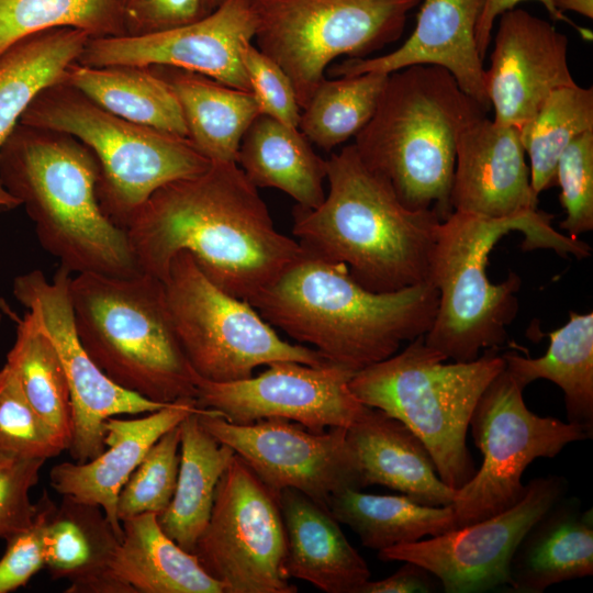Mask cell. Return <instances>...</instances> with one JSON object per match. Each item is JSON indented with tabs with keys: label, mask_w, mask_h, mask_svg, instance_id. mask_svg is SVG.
<instances>
[{
	"label": "cell",
	"mask_w": 593,
	"mask_h": 593,
	"mask_svg": "<svg viewBox=\"0 0 593 593\" xmlns=\"http://www.w3.org/2000/svg\"><path fill=\"white\" fill-rule=\"evenodd\" d=\"M249 304L272 327L312 345L326 361L356 372L425 335L436 315L438 291L427 281L373 292L344 264L304 250Z\"/></svg>",
	"instance_id": "7a4b0ae2"
},
{
	"label": "cell",
	"mask_w": 593,
	"mask_h": 593,
	"mask_svg": "<svg viewBox=\"0 0 593 593\" xmlns=\"http://www.w3.org/2000/svg\"><path fill=\"white\" fill-rule=\"evenodd\" d=\"M240 59L260 113L289 126L299 127L301 108L284 70L253 45L251 41L242 45Z\"/></svg>",
	"instance_id": "b9f144b4"
},
{
	"label": "cell",
	"mask_w": 593,
	"mask_h": 593,
	"mask_svg": "<svg viewBox=\"0 0 593 593\" xmlns=\"http://www.w3.org/2000/svg\"><path fill=\"white\" fill-rule=\"evenodd\" d=\"M524 1L528 0H484L483 10L475 30L477 47L483 59L492 43L493 26L497 18L506 11L517 8V4ZM533 1L540 2L552 20L566 22L572 25L584 40H592V32L590 30L579 26L564 13L559 12L551 0Z\"/></svg>",
	"instance_id": "bcb514c9"
},
{
	"label": "cell",
	"mask_w": 593,
	"mask_h": 593,
	"mask_svg": "<svg viewBox=\"0 0 593 593\" xmlns=\"http://www.w3.org/2000/svg\"><path fill=\"white\" fill-rule=\"evenodd\" d=\"M454 211L491 219L540 214L521 131L485 114L469 121L456 142L450 191Z\"/></svg>",
	"instance_id": "ffe728a7"
},
{
	"label": "cell",
	"mask_w": 593,
	"mask_h": 593,
	"mask_svg": "<svg viewBox=\"0 0 593 593\" xmlns=\"http://www.w3.org/2000/svg\"><path fill=\"white\" fill-rule=\"evenodd\" d=\"M179 425L166 432L145 454L120 491L119 521L143 513L160 515L169 505L179 470Z\"/></svg>",
	"instance_id": "ab89813d"
},
{
	"label": "cell",
	"mask_w": 593,
	"mask_h": 593,
	"mask_svg": "<svg viewBox=\"0 0 593 593\" xmlns=\"http://www.w3.org/2000/svg\"><path fill=\"white\" fill-rule=\"evenodd\" d=\"M59 26L90 38L125 35L118 0H0V55L23 37Z\"/></svg>",
	"instance_id": "74e56055"
},
{
	"label": "cell",
	"mask_w": 593,
	"mask_h": 593,
	"mask_svg": "<svg viewBox=\"0 0 593 593\" xmlns=\"http://www.w3.org/2000/svg\"><path fill=\"white\" fill-rule=\"evenodd\" d=\"M495 350L486 349L471 361L446 363L421 335L402 351L356 371L349 387L362 404L398 418L415 433L441 481L457 490L475 472L466 443L472 412L505 368Z\"/></svg>",
	"instance_id": "ba28073f"
},
{
	"label": "cell",
	"mask_w": 593,
	"mask_h": 593,
	"mask_svg": "<svg viewBox=\"0 0 593 593\" xmlns=\"http://www.w3.org/2000/svg\"><path fill=\"white\" fill-rule=\"evenodd\" d=\"M221 0H202L203 7L208 13L212 12Z\"/></svg>",
	"instance_id": "681fc988"
},
{
	"label": "cell",
	"mask_w": 593,
	"mask_h": 593,
	"mask_svg": "<svg viewBox=\"0 0 593 593\" xmlns=\"http://www.w3.org/2000/svg\"><path fill=\"white\" fill-rule=\"evenodd\" d=\"M89 34L59 26L21 38L0 55V150L35 96L61 80ZM20 206L0 179V213Z\"/></svg>",
	"instance_id": "83f0119b"
},
{
	"label": "cell",
	"mask_w": 593,
	"mask_h": 593,
	"mask_svg": "<svg viewBox=\"0 0 593 593\" xmlns=\"http://www.w3.org/2000/svg\"><path fill=\"white\" fill-rule=\"evenodd\" d=\"M483 5L484 0H422L415 27L400 47L378 57L347 58L329 74L389 75L414 65H434L450 72L460 89L488 112L484 59L475 42Z\"/></svg>",
	"instance_id": "44dd1931"
},
{
	"label": "cell",
	"mask_w": 593,
	"mask_h": 593,
	"mask_svg": "<svg viewBox=\"0 0 593 593\" xmlns=\"http://www.w3.org/2000/svg\"><path fill=\"white\" fill-rule=\"evenodd\" d=\"M393 574L377 581L370 579L366 581L358 593H409V592H433L435 583L434 577L423 567L403 561Z\"/></svg>",
	"instance_id": "7dc6e473"
},
{
	"label": "cell",
	"mask_w": 593,
	"mask_h": 593,
	"mask_svg": "<svg viewBox=\"0 0 593 593\" xmlns=\"http://www.w3.org/2000/svg\"><path fill=\"white\" fill-rule=\"evenodd\" d=\"M69 291L79 339L109 379L161 404L197 398L161 280L145 272H81L71 277Z\"/></svg>",
	"instance_id": "52a82bcc"
},
{
	"label": "cell",
	"mask_w": 593,
	"mask_h": 593,
	"mask_svg": "<svg viewBox=\"0 0 593 593\" xmlns=\"http://www.w3.org/2000/svg\"><path fill=\"white\" fill-rule=\"evenodd\" d=\"M548 336L549 347L539 358L502 355L505 369L524 389L538 379L553 382L563 391L568 422L593 427V312L571 311Z\"/></svg>",
	"instance_id": "d6a6232c"
},
{
	"label": "cell",
	"mask_w": 593,
	"mask_h": 593,
	"mask_svg": "<svg viewBox=\"0 0 593 593\" xmlns=\"http://www.w3.org/2000/svg\"><path fill=\"white\" fill-rule=\"evenodd\" d=\"M46 460H20L0 466V539H10L26 529L34 519L36 503L30 490L37 484Z\"/></svg>",
	"instance_id": "ee69618b"
},
{
	"label": "cell",
	"mask_w": 593,
	"mask_h": 593,
	"mask_svg": "<svg viewBox=\"0 0 593 593\" xmlns=\"http://www.w3.org/2000/svg\"><path fill=\"white\" fill-rule=\"evenodd\" d=\"M71 272L60 266L52 280L42 270L14 278L15 299L35 317L53 343L70 391L72 436L68 448L74 462H87L104 446V422L121 414L157 411L168 404L145 399L115 384L85 350L75 326L70 300Z\"/></svg>",
	"instance_id": "5bb4252c"
},
{
	"label": "cell",
	"mask_w": 593,
	"mask_h": 593,
	"mask_svg": "<svg viewBox=\"0 0 593 593\" xmlns=\"http://www.w3.org/2000/svg\"><path fill=\"white\" fill-rule=\"evenodd\" d=\"M150 67L175 93L198 152L211 163L237 164L242 138L261 114L254 94L195 71Z\"/></svg>",
	"instance_id": "4316f807"
},
{
	"label": "cell",
	"mask_w": 593,
	"mask_h": 593,
	"mask_svg": "<svg viewBox=\"0 0 593 593\" xmlns=\"http://www.w3.org/2000/svg\"><path fill=\"white\" fill-rule=\"evenodd\" d=\"M66 447L29 403L14 370H0V466L30 459L47 460Z\"/></svg>",
	"instance_id": "f35d334b"
},
{
	"label": "cell",
	"mask_w": 593,
	"mask_h": 593,
	"mask_svg": "<svg viewBox=\"0 0 593 593\" xmlns=\"http://www.w3.org/2000/svg\"><path fill=\"white\" fill-rule=\"evenodd\" d=\"M19 123L68 133L92 150L99 205L123 230L156 190L211 165L189 138L122 119L63 81L42 89Z\"/></svg>",
	"instance_id": "9c48e42d"
},
{
	"label": "cell",
	"mask_w": 593,
	"mask_h": 593,
	"mask_svg": "<svg viewBox=\"0 0 593 593\" xmlns=\"http://www.w3.org/2000/svg\"><path fill=\"white\" fill-rule=\"evenodd\" d=\"M121 540L100 506L63 495L45 533V567L68 581L67 593H128L111 570Z\"/></svg>",
	"instance_id": "484cf974"
},
{
	"label": "cell",
	"mask_w": 593,
	"mask_h": 593,
	"mask_svg": "<svg viewBox=\"0 0 593 593\" xmlns=\"http://www.w3.org/2000/svg\"><path fill=\"white\" fill-rule=\"evenodd\" d=\"M60 81L122 119L188 138L175 93L150 66H86L75 61Z\"/></svg>",
	"instance_id": "1f68e13d"
},
{
	"label": "cell",
	"mask_w": 593,
	"mask_h": 593,
	"mask_svg": "<svg viewBox=\"0 0 593 593\" xmlns=\"http://www.w3.org/2000/svg\"><path fill=\"white\" fill-rule=\"evenodd\" d=\"M346 437L365 488L383 485L428 506L452 504L456 490L441 481L422 439L398 418L366 405Z\"/></svg>",
	"instance_id": "603a6c76"
},
{
	"label": "cell",
	"mask_w": 593,
	"mask_h": 593,
	"mask_svg": "<svg viewBox=\"0 0 593 593\" xmlns=\"http://www.w3.org/2000/svg\"><path fill=\"white\" fill-rule=\"evenodd\" d=\"M164 284L181 349L194 373L205 380L247 379L255 368L277 361L328 362L314 348L280 338L249 302L210 281L188 251L171 259Z\"/></svg>",
	"instance_id": "8fae6325"
},
{
	"label": "cell",
	"mask_w": 593,
	"mask_h": 593,
	"mask_svg": "<svg viewBox=\"0 0 593 593\" xmlns=\"http://www.w3.org/2000/svg\"><path fill=\"white\" fill-rule=\"evenodd\" d=\"M559 201L566 211L560 227L579 239L593 230V132L574 139L560 156L556 168Z\"/></svg>",
	"instance_id": "60d3db41"
},
{
	"label": "cell",
	"mask_w": 593,
	"mask_h": 593,
	"mask_svg": "<svg viewBox=\"0 0 593 593\" xmlns=\"http://www.w3.org/2000/svg\"><path fill=\"white\" fill-rule=\"evenodd\" d=\"M251 0H221L202 19L142 36L89 38L77 63L86 66H171L251 92L240 47L251 41Z\"/></svg>",
	"instance_id": "ac0fdd59"
},
{
	"label": "cell",
	"mask_w": 593,
	"mask_h": 593,
	"mask_svg": "<svg viewBox=\"0 0 593 593\" xmlns=\"http://www.w3.org/2000/svg\"><path fill=\"white\" fill-rule=\"evenodd\" d=\"M422 0H251L256 47L290 78L303 110L337 57L398 41Z\"/></svg>",
	"instance_id": "30bf717a"
},
{
	"label": "cell",
	"mask_w": 593,
	"mask_h": 593,
	"mask_svg": "<svg viewBox=\"0 0 593 593\" xmlns=\"http://www.w3.org/2000/svg\"><path fill=\"white\" fill-rule=\"evenodd\" d=\"M56 504L44 492L36 502L33 523L7 540V549L0 559V593H8L25 585L45 567L44 538Z\"/></svg>",
	"instance_id": "7bdbcfd3"
},
{
	"label": "cell",
	"mask_w": 593,
	"mask_h": 593,
	"mask_svg": "<svg viewBox=\"0 0 593 593\" xmlns=\"http://www.w3.org/2000/svg\"><path fill=\"white\" fill-rule=\"evenodd\" d=\"M486 111L446 69L414 65L388 75L377 109L355 136L362 161L412 210L452 212L450 191L461 128Z\"/></svg>",
	"instance_id": "8992f818"
},
{
	"label": "cell",
	"mask_w": 593,
	"mask_h": 593,
	"mask_svg": "<svg viewBox=\"0 0 593 593\" xmlns=\"http://www.w3.org/2000/svg\"><path fill=\"white\" fill-rule=\"evenodd\" d=\"M279 501L290 577L326 593H358L370 570L328 506L294 489L282 490Z\"/></svg>",
	"instance_id": "cb8c5ba5"
},
{
	"label": "cell",
	"mask_w": 593,
	"mask_h": 593,
	"mask_svg": "<svg viewBox=\"0 0 593 593\" xmlns=\"http://www.w3.org/2000/svg\"><path fill=\"white\" fill-rule=\"evenodd\" d=\"M201 410L179 424L176 490L168 507L157 516L164 533L191 553L210 519L217 483L235 455L202 426L198 417Z\"/></svg>",
	"instance_id": "4dcf8cb0"
},
{
	"label": "cell",
	"mask_w": 593,
	"mask_h": 593,
	"mask_svg": "<svg viewBox=\"0 0 593 593\" xmlns=\"http://www.w3.org/2000/svg\"><path fill=\"white\" fill-rule=\"evenodd\" d=\"M552 215L491 219L454 211L441 221L434 249L429 282L438 291V306L425 344L446 360H474L481 349H497L507 338V326L518 312L519 276L510 271L500 283L486 273L490 251L512 231L523 232L525 249L550 248L577 258L590 255V246L559 233Z\"/></svg>",
	"instance_id": "5b68a950"
},
{
	"label": "cell",
	"mask_w": 593,
	"mask_h": 593,
	"mask_svg": "<svg viewBox=\"0 0 593 593\" xmlns=\"http://www.w3.org/2000/svg\"><path fill=\"white\" fill-rule=\"evenodd\" d=\"M328 191L315 209L295 205L292 233L302 248L344 264L373 292L429 281L440 217L405 206L391 184L370 169L354 144L326 159Z\"/></svg>",
	"instance_id": "3957f363"
},
{
	"label": "cell",
	"mask_w": 593,
	"mask_h": 593,
	"mask_svg": "<svg viewBox=\"0 0 593 593\" xmlns=\"http://www.w3.org/2000/svg\"><path fill=\"white\" fill-rule=\"evenodd\" d=\"M193 553L224 593H295L279 494L236 454L222 474Z\"/></svg>",
	"instance_id": "4fadbf2b"
},
{
	"label": "cell",
	"mask_w": 593,
	"mask_h": 593,
	"mask_svg": "<svg viewBox=\"0 0 593 593\" xmlns=\"http://www.w3.org/2000/svg\"><path fill=\"white\" fill-rule=\"evenodd\" d=\"M387 79L372 71L325 78L301 112L299 130L325 150L355 137L372 118Z\"/></svg>",
	"instance_id": "8d00e7d4"
},
{
	"label": "cell",
	"mask_w": 593,
	"mask_h": 593,
	"mask_svg": "<svg viewBox=\"0 0 593 593\" xmlns=\"http://www.w3.org/2000/svg\"><path fill=\"white\" fill-rule=\"evenodd\" d=\"M299 127L259 114L244 134L237 164L257 188H276L315 209L325 199L326 160Z\"/></svg>",
	"instance_id": "f546056e"
},
{
	"label": "cell",
	"mask_w": 593,
	"mask_h": 593,
	"mask_svg": "<svg viewBox=\"0 0 593 593\" xmlns=\"http://www.w3.org/2000/svg\"><path fill=\"white\" fill-rule=\"evenodd\" d=\"M523 390L504 368L472 412L469 426L482 463L455 491L456 528L512 507L527 491L522 477L535 459L555 458L567 445L592 437L593 427L532 412Z\"/></svg>",
	"instance_id": "7c38bea8"
},
{
	"label": "cell",
	"mask_w": 593,
	"mask_h": 593,
	"mask_svg": "<svg viewBox=\"0 0 593 593\" xmlns=\"http://www.w3.org/2000/svg\"><path fill=\"white\" fill-rule=\"evenodd\" d=\"M15 342L7 363L14 370L31 406L57 434L66 450L72 436L70 391L59 356L29 311L16 318Z\"/></svg>",
	"instance_id": "e575fe53"
},
{
	"label": "cell",
	"mask_w": 593,
	"mask_h": 593,
	"mask_svg": "<svg viewBox=\"0 0 593 593\" xmlns=\"http://www.w3.org/2000/svg\"><path fill=\"white\" fill-rule=\"evenodd\" d=\"M536 195L556 186L558 160L581 135L593 132V88L578 83L555 90L521 130Z\"/></svg>",
	"instance_id": "d590c367"
},
{
	"label": "cell",
	"mask_w": 593,
	"mask_h": 593,
	"mask_svg": "<svg viewBox=\"0 0 593 593\" xmlns=\"http://www.w3.org/2000/svg\"><path fill=\"white\" fill-rule=\"evenodd\" d=\"M551 2L561 13L572 11L588 19L593 18V0H551Z\"/></svg>",
	"instance_id": "c3c4849f"
},
{
	"label": "cell",
	"mask_w": 593,
	"mask_h": 593,
	"mask_svg": "<svg viewBox=\"0 0 593 593\" xmlns=\"http://www.w3.org/2000/svg\"><path fill=\"white\" fill-rule=\"evenodd\" d=\"M484 86L496 123L521 130L555 90L575 80L568 37L525 9L501 14Z\"/></svg>",
	"instance_id": "d6986e66"
},
{
	"label": "cell",
	"mask_w": 593,
	"mask_h": 593,
	"mask_svg": "<svg viewBox=\"0 0 593 593\" xmlns=\"http://www.w3.org/2000/svg\"><path fill=\"white\" fill-rule=\"evenodd\" d=\"M566 491L567 481L561 475L533 479L523 499L512 507L436 537L380 550L378 557L423 567L447 593L485 592L508 585L510 563L519 541Z\"/></svg>",
	"instance_id": "2e32d148"
},
{
	"label": "cell",
	"mask_w": 593,
	"mask_h": 593,
	"mask_svg": "<svg viewBox=\"0 0 593 593\" xmlns=\"http://www.w3.org/2000/svg\"><path fill=\"white\" fill-rule=\"evenodd\" d=\"M125 35L142 36L175 29L209 14L202 0H118Z\"/></svg>",
	"instance_id": "f6af8a7d"
},
{
	"label": "cell",
	"mask_w": 593,
	"mask_h": 593,
	"mask_svg": "<svg viewBox=\"0 0 593 593\" xmlns=\"http://www.w3.org/2000/svg\"><path fill=\"white\" fill-rule=\"evenodd\" d=\"M123 538L111 563L113 575L128 593H224L194 553L161 529L155 513L122 523Z\"/></svg>",
	"instance_id": "f1b7e54d"
},
{
	"label": "cell",
	"mask_w": 593,
	"mask_h": 593,
	"mask_svg": "<svg viewBox=\"0 0 593 593\" xmlns=\"http://www.w3.org/2000/svg\"><path fill=\"white\" fill-rule=\"evenodd\" d=\"M200 409L195 399H181L141 418H108L103 451L87 462L65 461L54 466L49 472L52 488L75 501L100 506L123 538L116 515L121 489L147 450L166 432Z\"/></svg>",
	"instance_id": "7402d4cb"
},
{
	"label": "cell",
	"mask_w": 593,
	"mask_h": 593,
	"mask_svg": "<svg viewBox=\"0 0 593 593\" xmlns=\"http://www.w3.org/2000/svg\"><path fill=\"white\" fill-rule=\"evenodd\" d=\"M99 163L75 136L18 123L0 150V179L25 208L40 245L70 272H142L125 230L102 212Z\"/></svg>",
	"instance_id": "277c9868"
},
{
	"label": "cell",
	"mask_w": 593,
	"mask_h": 593,
	"mask_svg": "<svg viewBox=\"0 0 593 593\" xmlns=\"http://www.w3.org/2000/svg\"><path fill=\"white\" fill-rule=\"evenodd\" d=\"M142 272L166 281L171 259L188 251L205 277L249 302L304 249L278 232L269 210L236 163L156 190L126 227Z\"/></svg>",
	"instance_id": "6da1fadb"
},
{
	"label": "cell",
	"mask_w": 593,
	"mask_h": 593,
	"mask_svg": "<svg viewBox=\"0 0 593 593\" xmlns=\"http://www.w3.org/2000/svg\"><path fill=\"white\" fill-rule=\"evenodd\" d=\"M327 506L365 547L378 551L456 528L451 505L428 506L404 494L377 495L345 489L331 495Z\"/></svg>",
	"instance_id": "836d02e7"
},
{
	"label": "cell",
	"mask_w": 593,
	"mask_h": 593,
	"mask_svg": "<svg viewBox=\"0 0 593 593\" xmlns=\"http://www.w3.org/2000/svg\"><path fill=\"white\" fill-rule=\"evenodd\" d=\"M355 371L326 362L310 366L277 361L258 376L230 382H212L194 373L197 403L235 424L267 418L295 422L321 433L348 428L365 409L351 392Z\"/></svg>",
	"instance_id": "e0dca14e"
},
{
	"label": "cell",
	"mask_w": 593,
	"mask_h": 593,
	"mask_svg": "<svg viewBox=\"0 0 593 593\" xmlns=\"http://www.w3.org/2000/svg\"><path fill=\"white\" fill-rule=\"evenodd\" d=\"M198 417L279 495L284 489H294L327 505L336 492L365 488L347 428L316 433L282 418L235 424L209 409H202Z\"/></svg>",
	"instance_id": "9a60e30c"
},
{
	"label": "cell",
	"mask_w": 593,
	"mask_h": 593,
	"mask_svg": "<svg viewBox=\"0 0 593 593\" xmlns=\"http://www.w3.org/2000/svg\"><path fill=\"white\" fill-rule=\"evenodd\" d=\"M593 574V511L578 497H560L528 529L510 563L508 586L541 593L550 585Z\"/></svg>",
	"instance_id": "d4e9b609"
}]
</instances>
